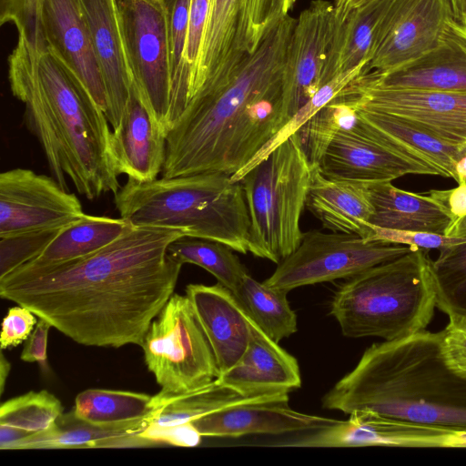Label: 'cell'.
<instances>
[{
    "mask_svg": "<svg viewBox=\"0 0 466 466\" xmlns=\"http://www.w3.org/2000/svg\"><path fill=\"white\" fill-rule=\"evenodd\" d=\"M249 321L250 339L244 354L217 380L243 398L289 394L300 388L297 360L268 338L250 318Z\"/></svg>",
    "mask_w": 466,
    "mask_h": 466,
    "instance_id": "44dd1931",
    "label": "cell"
},
{
    "mask_svg": "<svg viewBox=\"0 0 466 466\" xmlns=\"http://www.w3.org/2000/svg\"><path fill=\"white\" fill-rule=\"evenodd\" d=\"M306 207L331 232L370 238L374 209L368 182L328 177L318 166L312 169Z\"/></svg>",
    "mask_w": 466,
    "mask_h": 466,
    "instance_id": "484cf974",
    "label": "cell"
},
{
    "mask_svg": "<svg viewBox=\"0 0 466 466\" xmlns=\"http://www.w3.org/2000/svg\"><path fill=\"white\" fill-rule=\"evenodd\" d=\"M62 228L0 237V279L38 257Z\"/></svg>",
    "mask_w": 466,
    "mask_h": 466,
    "instance_id": "ab89813d",
    "label": "cell"
},
{
    "mask_svg": "<svg viewBox=\"0 0 466 466\" xmlns=\"http://www.w3.org/2000/svg\"><path fill=\"white\" fill-rule=\"evenodd\" d=\"M455 19L466 24V0H451Z\"/></svg>",
    "mask_w": 466,
    "mask_h": 466,
    "instance_id": "11a10c76",
    "label": "cell"
},
{
    "mask_svg": "<svg viewBox=\"0 0 466 466\" xmlns=\"http://www.w3.org/2000/svg\"><path fill=\"white\" fill-rule=\"evenodd\" d=\"M391 1L375 0L353 10L342 20L337 18L323 73V86L360 66H369L378 26Z\"/></svg>",
    "mask_w": 466,
    "mask_h": 466,
    "instance_id": "83f0119b",
    "label": "cell"
},
{
    "mask_svg": "<svg viewBox=\"0 0 466 466\" xmlns=\"http://www.w3.org/2000/svg\"><path fill=\"white\" fill-rule=\"evenodd\" d=\"M361 78L380 87L466 94V24L452 18L432 50L388 72L363 73Z\"/></svg>",
    "mask_w": 466,
    "mask_h": 466,
    "instance_id": "ac0fdd59",
    "label": "cell"
},
{
    "mask_svg": "<svg viewBox=\"0 0 466 466\" xmlns=\"http://www.w3.org/2000/svg\"><path fill=\"white\" fill-rule=\"evenodd\" d=\"M85 215L78 198L31 169L0 174V237L62 228Z\"/></svg>",
    "mask_w": 466,
    "mask_h": 466,
    "instance_id": "7c38bea8",
    "label": "cell"
},
{
    "mask_svg": "<svg viewBox=\"0 0 466 466\" xmlns=\"http://www.w3.org/2000/svg\"><path fill=\"white\" fill-rule=\"evenodd\" d=\"M371 235L369 240H381L414 249H441L442 248L466 241V238L449 237L444 234L383 228L370 225Z\"/></svg>",
    "mask_w": 466,
    "mask_h": 466,
    "instance_id": "7bdbcfd3",
    "label": "cell"
},
{
    "mask_svg": "<svg viewBox=\"0 0 466 466\" xmlns=\"http://www.w3.org/2000/svg\"><path fill=\"white\" fill-rule=\"evenodd\" d=\"M289 394L247 398L191 421L202 437L239 438L311 431L338 420L299 412L289 404Z\"/></svg>",
    "mask_w": 466,
    "mask_h": 466,
    "instance_id": "2e32d148",
    "label": "cell"
},
{
    "mask_svg": "<svg viewBox=\"0 0 466 466\" xmlns=\"http://www.w3.org/2000/svg\"><path fill=\"white\" fill-rule=\"evenodd\" d=\"M319 167L328 177L355 181H392L405 175H435L426 166L385 147L356 123L339 131Z\"/></svg>",
    "mask_w": 466,
    "mask_h": 466,
    "instance_id": "d6986e66",
    "label": "cell"
},
{
    "mask_svg": "<svg viewBox=\"0 0 466 466\" xmlns=\"http://www.w3.org/2000/svg\"><path fill=\"white\" fill-rule=\"evenodd\" d=\"M41 25L46 48L106 115L105 85L81 0H44Z\"/></svg>",
    "mask_w": 466,
    "mask_h": 466,
    "instance_id": "e0dca14e",
    "label": "cell"
},
{
    "mask_svg": "<svg viewBox=\"0 0 466 466\" xmlns=\"http://www.w3.org/2000/svg\"><path fill=\"white\" fill-rule=\"evenodd\" d=\"M233 251L218 241L189 236L173 240L167 248L171 258L182 265L190 263L206 269L236 294L248 272Z\"/></svg>",
    "mask_w": 466,
    "mask_h": 466,
    "instance_id": "d6a6232c",
    "label": "cell"
},
{
    "mask_svg": "<svg viewBox=\"0 0 466 466\" xmlns=\"http://www.w3.org/2000/svg\"><path fill=\"white\" fill-rule=\"evenodd\" d=\"M244 399L233 390L219 383L217 379L208 386L168 400L155 409L149 423L174 426L191 422L195 419L236 403Z\"/></svg>",
    "mask_w": 466,
    "mask_h": 466,
    "instance_id": "d590c367",
    "label": "cell"
},
{
    "mask_svg": "<svg viewBox=\"0 0 466 466\" xmlns=\"http://www.w3.org/2000/svg\"><path fill=\"white\" fill-rule=\"evenodd\" d=\"M347 420L311 431L280 443L293 447H407L447 448L452 430L383 415L372 410H358Z\"/></svg>",
    "mask_w": 466,
    "mask_h": 466,
    "instance_id": "9a60e30c",
    "label": "cell"
},
{
    "mask_svg": "<svg viewBox=\"0 0 466 466\" xmlns=\"http://www.w3.org/2000/svg\"><path fill=\"white\" fill-rule=\"evenodd\" d=\"M13 96L25 105L51 173L68 191L67 179L89 200L119 190L106 113L46 48L36 52L23 38L8 57Z\"/></svg>",
    "mask_w": 466,
    "mask_h": 466,
    "instance_id": "3957f363",
    "label": "cell"
},
{
    "mask_svg": "<svg viewBox=\"0 0 466 466\" xmlns=\"http://www.w3.org/2000/svg\"><path fill=\"white\" fill-rule=\"evenodd\" d=\"M51 324L44 319L38 318V321L27 339L21 353V360L25 362H37L44 374L51 372L47 362V337Z\"/></svg>",
    "mask_w": 466,
    "mask_h": 466,
    "instance_id": "c3c4849f",
    "label": "cell"
},
{
    "mask_svg": "<svg viewBox=\"0 0 466 466\" xmlns=\"http://www.w3.org/2000/svg\"><path fill=\"white\" fill-rule=\"evenodd\" d=\"M441 333L426 329L374 343L322 398L327 410H372L410 422L466 429V379L441 351Z\"/></svg>",
    "mask_w": 466,
    "mask_h": 466,
    "instance_id": "277c9868",
    "label": "cell"
},
{
    "mask_svg": "<svg viewBox=\"0 0 466 466\" xmlns=\"http://www.w3.org/2000/svg\"><path fill=\"white\" fill-rule=\"evenodd\" d=\"M454 17L451 0H392L375 36L369 72H388L441 42Z\"/></svg>",
    "mask_w": 466,
    "mask_h": 466,
    "instance_id": "5bb4252c",
    "label": "cell"
},
{
    "mask_svg": "<svg viewBox=\"0 0 466 466\" xmlns=\"http://www.w3.org/2000/svg\"><path fill=\"white\" fill-rule=\"evenodd\" d=\"M152 396L145 393L88 389L76 397L74 414L96 425H116L148 417L153 411Z\"/></svg>",
    "mask_w": 466,
    "mask_h": 466,
    "instance_id": "1f68e13d",
    "label": "cell"
},
{
    "mask_svg": "<svg viewBox=\"0 0 466 466\" xmlns=\"http://www.w3.org/2000/svg\"><path fill=\"white\" fill-rule=\"evenodd\" d=\"M111 153L117 173L127 178L147 182L162 172L166 134L144 105L134 82L120 125L112 130Z\"/></svg>",
    "mask_w": 466,
    "mask_h": 466,
    "instance_id": "603a6c76",
    "label": "cell"
},
{
    "mask_svg": "<svg viewBox=\"0 0 466 466\" xmlns=\"http://www.w3.org/2000/svg\"><path fill=\"white\" fill-rule=\"evenodd\" d=\"M44 0H0V25L12 24L17 38L25 39L33 49H46L41 15Z\"/></svg>",
    "mask_w": 466,
    "mask_h": 466,
    "instance_id": "60d3db41",
    "label": "cell"
},
{
    "mask_svg": "<svg viewBox=\"0 0 466 466\" xmlns=\"http://www.w3.org/2000/svg\"><path fill=\"white\" fill-rule=\"evenodd\" d=\"M149 424V416L116 425H96L78 419L71 410L63 413L47 431L15 442L9 450L106 448L115 438L137 434Z\"/></svg>",
    "mask_w": 466,
    "mask_h": 466,
    "instance_id": "f546056e",
    "label": "cell"
},
{
    "mask_svg": "<svg viewBox=\"0 0 466 466\" xmlns=\"http://www.w3.org/2000/svg\"><path fill=\"white\" fill-rule=\"evenodd\" d=\"M312 169L295 133L239 180L250 220L248 252L253 256L278 264L298 248Z\"/></svg>",
    "mask_w": 466,
    "mask_h": 466,
    "instance_id": "52a82bcc",
    "label": "cell"
},
{
    "mask_svg": "<svg viewBox=\"0 0 466 466\" xmlns=\"http://www.w3.org/2000/svg\"><path fill=\"white\" fill-rule=\"evenodd\" d=\"M443 206L452 225L466 216V183H460L455 188L448 190H431Z\"/></svg>",
    "mask_w": 466,
    "mask_h": 466,
    "instance_id": "681fc988",
    "label": "cell"
},
{
    "mask_svg": "<svg viewBox=\"0 0 466 466\" xmlns=\"http://www.w3.org/2000/svg\"><path fill=\"white\" fill-rule=\"evenodd\" d=\"M165 4L167 15L171 74L169 130L183 114L189 102V75L186 66L185 54L188 34L190 0H165Z\"/></svg>",
    "mask_w": 466,
    "mask_h": 466,
    "instance_id": "e575fe53",
    "label": "cell"
},
{
    "mask_svg": "<svg viewBox=\"0 0 466 466\" xmlns=\"http://www.w3.org/2000/svg\"><path fill=\"white\" fill-rule=\"evenodd\" d=\"M458 184L466 183V152L458 159L455 165Z\"/></svg>",
    "mask_w": 466,
    "mask_h": 466,
    "instance_id": "6f0895ef",
    "label": "cell"
},
{
    "mask_svg": "<svg viewBox=\"0 0 466 466\" xmlns=\"http://www.w3.org/2000/svg\"><path fill=\"white\" fill-rule=\"evenodd\" d=\"M445 235L449 237L466 238V216L448 227Z\"/></svg>",
    "mask_w": 466,
    "mask_h": 466,
    "instance_id": "db71d44e",
    "label": "cell"
},
{
    "mask_svg": "<svg viewBox=\"0 0 466 466\" xmlns=\"http://www.w3.org/2000/svg\"><path fill=\"white\" fill-rule=\"evenodd\" d=\"M204 172L139 182L127 178L115 194L120 218L131 226L172 228L186 236L248 252L250 220L240 181Z\"/></svg>",
    "mask_w": 466,
    "mask_h": 466,
    "instance_id": "5b68a950",
    "label": "cell"
},
{
    "mask_svg": "<svg viewBox=\"0 0 466 466\" xmlns=\"http://www.w3.org/2000/svg\"><path fill=\"white\" fill-rule=\"evenodd\" d=\"M250 54L246 0H210L190 101L204 86L228 80Z\"/></svg>",
    "mask_w": 466,
    "mask_h": 466,
    "instance_id": "ffe728a7",
    "label": "cell"
},
{
    "mask_svg": "<svg viewBox=\"0 0 466 466\" xmlns=\"http://www.w3.org/2000/svg\"><path fill=\"white\" fill-rule=\"evenodd\" d=\"M288 293L247 274L235 295L251 320L279 343L297 331V316L289 306Z\"/></svg>",
    "mask_w": 466,
    "mask_h": 466,
    "instance_id": "4dcf8cb0",
    "label": "cell"
},
{
    "mask_svg": "<svg viewBox=\"0 0 466 466\" xmlns=\"http://www.w3.org/2000/svg\"><path fill=\"white\" fill-rule=\"evenodd\" d=\"M417 250L409 246L365 240L356 234L309 230L298 248L263 281L289 292L307 285L351 278L371 267Z\"/></svg>",
    "mask_w": 466,
    "mask_h": 466,
    "instance_id": "9c48e42d",
    "label": "cell"
},
{
    "mask_svg": "<svg viewBox=\"0 0 466 466\" xmlns=\"http://www.w3.org/2000/svg\"><path fill=\"white\" fill-rule=\"evenodd\" d=\"M357 121L355 108L337 96L296 132L313 167L319 165L335 136L351 129Z\"/></svg>",
    "mask_w": 466,
    "mask_h": 466,
    "instance_id": "8d00e7d4",
    "label": "cell"
},
{
    "mask_svg": "<svg viewBox=\"0 0 466 466\" xmlns=\"http://www.w3.org/2000/svg\"><path fill=\"white\" fill-rule=\"evenodd\" d=\"M209 5L210 0H190L188 34L185 54L186 66L189 75V102L191 98L192 85L198 64Z\"/></svg>",
    "mask_w": 466,
    "mask_h": 466,
    "instance_id": "ee69618b",
    "label": "cell"
},
{
    "mask_svg": "<svg viewBox=\"0 0 466 466\" xmlns=\"http://www.w3.org/2000/svg\"><path fill=\"white\" fill-rule=\"evenodd\" d=\"M336 26L334 5L326 0H313L297 18L282 71V127L323 86Z\"/></svg>",
    "mask_w": 466,
    "mask_h": 466,
    "instance_id": "4fadbf2b",
    "label": "cell"
},
{
    "mask_svg": "<svg viewBox=\"0 0 466 466\" xmlns=\"http://www.w3.org/2000/svg\"><path fill=\"white\" fill-rule=\"evenodd\" d=\"M138 436L156 444L164 443L178 447L198 446L202 438L191 422L174 426L149 423L146 429L138 432Z\"/></svg>",
    "mask_w": 466,
    "mask_h": 466,
    "instance_id": "bcb514c9",
    "label": "cell"
},
{
    "mask_svg": "<svg viewBox=\"0 0 466 466\" xmlns=\"http://www.w3.org/2000/svg\"><path fill=\"white\" fill-rule=\"evenodd\" d=\"M375 0H334L336 16L339 20L345 18L353 10Z\"/></svg>",
    "mask_w": 466,
    "mask_h": 466,
    "instance_id": "816d5d0a",
    "label": "cell"
},
{
    "mask_svg": "<svg viewBox=\"0 0 466 466\" xmlns=\"http://www.w3.org/2000/svg\"><path fill=\"white\" fill-rule=\"evenodd\" d=\"M447 448H466V429L452 430Z\"/></svg>",
    "mask_w": 466,
    "mask_h": 466,
    "instance_id": "f5cc1de1",
    "label": "cell"
},
{
    "mask_svg": "<svg viewBox=\"0 0 466 466\" xmlns=\"http://www.w3.org/2000/svg\"><path fill=\"white\" fill-rule=\"evenodd\" d=\"M441 333V351L446 365L466 379V326L449 322Z\"/></svg>",
    "mask_w": 466,
    "mask_h": 466,
    "instance_id": "7dc6e473",
    "label": "cell"
},
{
    "mask_svg": "<svg viewBox=\"0 0 466 466\" xmlns=\"http://www.w3.org/2000/svg\"><path fill=\"white\" fill-rule=\"evenodd\" d=\"M431 268L436 307L450 323L466 326V241L441 248Z\"/></svg>",
    "mask_w": 466,
    "mask_h": 466,
    "instance_id": "836d02e7",
    "label": "cell"
},
{
    "mask_svg": "<svg viewBox=\"0 0 466 466\" xmlns=\"http://www.w3.org/2000/svg\"><path fill=\"white\" fill-rule=\"evenodd\" d=\"M141 347L145 363L161 388L152 396L154 409L208 386L220 374L213 349L187 295L170 297L152 320Z\"/></svg>",
    "mask_w": 466,
    "mask_h": 466,
    "instance_id": "ba28073f",
    "label": "cell"
},
{
    "mask_svg": "<svg viewBox=\"0 0 466 466\" xmlns=\"http://www.w3.org/2000/svg\"><path fill=\"white\" fill-rule=\"evenodd\" d=\"M117 4L133 82L167 136L171 74L165 0H117Z\"/></svg>",
    "mask_w": 466,
    "mask_h": 466,
    "instance_id": "30bf717a",
    "label": "cell"
},
{
    "mask_svg": "<svg viewBox=\"0 0 466 466\" xmlns=\"http://www.w3.org/2000/svg\"><path fill=\"white\" fill-rule=\"evenodd\" d=\"M296 0H246L248 44L254 52L266 35L292 9Z\"/></svg>",
    "mask_w": 466,
    "mask_h": 466,
    "instance_id": "b9f144b4",
    "label": "cell"
},
{
    "mask_svg": "<svg viewBox=\"0 0 466 466\" xmlns=\"http://www.w3.org/2000/svg\"><path fill=\"white\" fill-rule=\"evenodd\" d=\"M296 20L288 15L228 80L198 92L167 133L162 177L233 175L278 133L282 71Z\"/></svg>",
    "mask_w": 466,
    "mask_h": 466,
    "instance_id": "7a4b0ae2",
    "label": "cell"
},
{
    "mask_svg": "<svg viewBox=\"0 0 466 466\" xmlns=\"http://www.w3.org/2000/svg\"><path fill=\"white\" fill-rule=\"evenodd\" d=\"M64 413L60 400L47 390L29 391L0 406V424L33 433L50 429Z\"/></svg>",
    "mask_w": 466,
    "mask_h": 466,
    "instance_id": "f35d334b",
    "label": "cell"
},
{
    "mask_svg": "<svg viewBox=\"0 0 466 466\" xmlns=\"http://www.w3.org/2000/svg\"><path fill=\"white\" fill-rule=\"evenodd\" d=\"M11 365L8 360L5 358L3 350L0 357V393H4L5 380L10 371Z\"/></svg>",
    "mask_w": 466,
    "mask_h": 466,
    "instance_id": "9f6ffc18",
    "label": "cell"
},
{
    "mask_svg": "<svg viewBox=\"0 0 466 466\" xmlns=\"http://www.w3.org/2000/svg\"><path fill=\"white\" fill-rule=\"evenodd\" d=\"M355 110L358 126L374 139L392 151L426 166L435 176L457 180L455 165L464 154L462 147L396 116L365 109Z\"/></svg>",
    "mask_w": 466,
    "mask_h": 466,
    "instance_id": "d4e9b609",
    "label": "cell"
},
{
    "mask_svg": "<svg viewBox=\"0 0 466 466\" xmlns=\"http://www.w3.org/2000/svg\"><path fill=\"white\" fill-rule=\"evenodd\" d=\"M186 295L209 340L221 374L244 354L250 339L249 318L236 295L218 282L211 286L189 284Z\"/></svg>",
    "mask_w": 466,
    "mask_h": 466,
    "instance_id": "cb8c5ba5",
    "label": "cell"
},
{
    "mask_svg": "<svg viewBox=\"0 0 466 466\" xmlns=\"http://www.w3.org/2000/svg\"><path fill=\"white\" fill-rule=\"evenodd\" d=\"M373 206L370 224L375 227L444 234L451 219L430 192L420 195L394 187L391 181L368 182Z\"/></svg>",
    "mask_w": 466,
    "mask_h": 466,
    "instance_id": "4316f807",
    "label": "cell"
},
{
    "mask_svg": "<svg viewBox=\"0 0 466 466\" xmlns=\"http://www.w3.org/2000/svg\"><path fill=\"white\" fill-rule=\"evenodd\" d=\"M367 72H369L367 65L360 66L355 69L337 76L321 86L244 167L231 176V181H239L254 166L294 135L319 110L339 96L355 78Z\"/></svg>",
    "mask_w": 466,
    "mask_h": 466,
    "instance_id": "74e56055",
    "label": "cell"
},
{
    "mask_svg": "<svg viewBox=\"0 0 466 466\" xmlns=\"http://www.w3.org/2000/svg\"><path fill=\"white\" fill-rule=\"evenodd\" d=\"M339 96L354 108L393 116L448 143L466 145V94L380 87L360 75Z\"/></svg>",
    "mask_w": 466,
    "mask_h": 466,
    "instance_id": "8fae6325",
    "label": "cell"
},
{
    "mask_svg": "<svg viewBox=\"0 0 466 466\" xmlns=\"http://www.w3.org/2000/svg\"><path fill=\"white\" fill-rule=\"evenodd\" d=\"M132 227L122 218L85 214L63 228L38 257L25 264L45 267L89 256L114 242Z\"/></svg>",
    "mask_w": 466,
    "mask_h": 466,
    "instance_id": "f1b7e54d",
    "label": "cell"
},
{
    "mask_svg": "<svg viewBox=\"0 0 466 466\" xmlns=\"http://www.w3.org/2000/svg\"><path fill=\"white\" fill-rule=\"evenodd\" d=\"M182 236L177 229L132 227L89 256L18 267L0 279V296L76 343L141 346L152 320L174 294L183 265L167 248Z\"/></svg>",
    "mask_w": 466,
    "mask_h": 466,
    "instance_id": "6da1fadb",
    "label": "cell"
},
{
    "mask_svg": "<svg viewBox=\"0 0 466 466\" xmlns=\"http://www.w3.org/2000/svg\"><path fill=\"white\" fill-rule=\"evenodd\" d=\"M35 316L20 305L10 308L2 322L1 350L16 347L26 340L38 321Z\"/></svg>",
    "mask_w": 466,
    "mask_h": 466,
    "instance_id": "f6af8a7d",
    "label": "cell"
},
{
    "mask_svg": "<svg viewBox=\"0 0 466 466\" xmlns=\"http://www.w3.org/2000/svg\"><path fill=\"white\" fill-rule=\"evenodd\" d=\"M33 432L16 427L0 424V449L9 450L15 442L23 440Z\"/></svg>",
    "mask_w": 466,
    "mask_h": 466,
    "instance_id": "f907efd6",
    "label": "cell"
},
{
    "mask_svg": "<svg viewBox=\"0 0 466 466\" xmlns=\"http://www.w3.org/2000/svg\"><path fill=\"white\" fill-rule=\"evenodd\" d=\"M431 262L411 250L347 279L329 310L342 334L390 341L424 330L436 307Z\"/></svg>",
    "mask_w": 466,
    "mask_h": 466,
    "instance_id": "8992f818",
    "label": "cell"
},
{
    "mask_svg": "<svg viewBox=\"0 0 466 466\" xmlns=\"http://www.w3.org/2000/svg\"><path fill=\"white\" fill-rule=\"evenodd\" d=\"M106 94V117L116 130L133 82L117 0H81Z\"/></svg>",
    "mask_w": 466,
    "mask_h": 466,
    "instance_id": "7402d4cb",
    "label": "cell"
}]
</instances>
